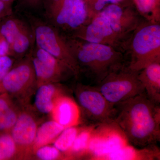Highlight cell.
<instances>
[{"mask_svg": "<svg viewBox=\"0 0 160 160\" xmlns=\"http://www.w3.org/2000/svg\"><path fill=\"white\" fill-rule=\"evenodd\" d=\"M29 55L34 68L37 87L47 83H59L68 79L71 77H75L72 71L56 69Z\"/></svg>", "mask_w": 160, "mask_h": 160, "instance_id": "17", "label": "cell"}, {"mask_svg": "<svg viewBox=\"0 0 160 160\" xmlns=\"http://www.w3.org/2000/svg\"><path fill=\"white\" fill-rule=\"evenodd\" d=\"M35 97L36 109L41 113H51L56 100L65 94L62 86L58 83H47L38 86Z\"/></svg>", "mask_w": 160, "mask_h": 160, "instance_id": "16", "label": "cell"}, {"mask_svg": "<svg viewBox=\"0 0 160 160\" xmlns=\"http://www.w3.org/2000/svg\"><path fill=\"white\" fill-rule=\"evenodd\" d=\"M38 128L37 120L33 112L28 109L20 110L10 132L17 146L18 154L26 155L31 152Z\"/></svg>", "mask_w": 160, "mask_h": 160, "instance_id": "12", "label": "cell"}, {"mask_svg": "<svg viewBox=\"0 0 160 160\" xmlns=\"http://www.w3.org/2000/svg\"><path fill=\"white\" fill-rule=\"evenodd\" d=\"M2 19H0V22H1V21H2Z\"/></svg>", "mask_w": 160, "mask_h": 160, "instance_id": "34", "label": "cell"}, {"mask_svg": "<svg viewBox=\"0 0 160 160\" xmlns=\"http://www.w3.org/2000/svg\"><path fill=\"white\" fill-rule=\"evenodd\" d=\"M65 128L54 120L47 121L38 128L31 152L42 146L53 142Z\"/></svg>", "mask_w": 160, "mask_h": 160, "instance_id": "18", "label": "cell"}, {"mask_svg": "<svg viewBox=\"0 0 160 160\" xmlns=\"http://www.w3.org/2000/svg\"><path fill=\"white\" fill-rule=\"evenodd\" d=\"M20 110L15 105L0 113V133L10 132L17 120Z\"/></svg>", "mask_w": 160, "mask_h": 160, "instance_id": "26", "label": "cell"}, {"mask_svg": "<svg viewBox=\"0 0 160 160\" xmlns=\"http://www.w3.org/2000/svg\"><path fill=\"white\" fill-rule=\"evenodd\" d=\"M12 13V5L0 0V19H3L11 15Z\"/></svg>", "mask_w": 160, "mask_h": 160, "instance_id": "31", "label": "cell"}, {"mask_svg": "<svg viewBox=\"0 0 160 160\" xmlns=\"http://www.w3.org/2000/svg\"><path fill=\"white\" fill-rule=\"evenodd\" d=\"M129 144L114 122L95 126L84 157L90 160H102L109 153Z\"/></svg>", "mask_w": 160, "mask_h": 160, "instance_id": "8", "label": "cell"}, {"mask_svg": "<svg viewBox=\"0 0 160 160\" xmlns=\"http://www.w3.org/2000/svg\"><path fill=\"white\" fill-rule=\"evenodd\" d=\"M34 42L31 26L26 25L9 46V56L17 58L23 57L28 52H31Z\"/></svg>", "mask_w": 160, "mask_h": 160, "instance_id": "19", "label": "cell"}, {"mask_svg": "<svg viewBox=\"0 0 160 160\" xmlns=\"http://www.w3.org/2000/svg\"><path fill=\"white\" fill-rule=\"evenodd\" d=\"M138 13L146 21L160 23V0H132Z\"/></svg>", "mask_w": 160, "mask_h": 160, "instance_id": "21", "label": "cell"}, {"mask_svg": "<svg viewBox=\"0 0 160 160\" xmlns=\"http://www.w3.org/2000/svg\"><path fill=\"white\" fill-rule=\"evenodd\" d=\"M114 122L129 145L137 148L156 145L160 141V106L146 92L115 105Z\"/></svg>", "mask_w": 160, "mask_h": 160, "instance_id": "1", "label": "cell"}, {"mask_svg": "<svg viewBox=\"0 0 160 160\" xmlns=\"http://www.w3.org/2000/svg\"><path fill=\"white\" fill-rule=\"evenodd\" d=\"M138 72L125 65L111 72L95 86L109 103L115 105L145 92Z\"/></svg>", "mask_w": 160, "mask_h": 160, "instance_id": "7", "label": "cell"}, {"mask_svg": "<svg viewBox=\"0 0 160 160\" xmlns=\"http://www.w3.org/2000/svg\"><path fill=\"white\" fill-rule=\"evenodd\" d=\"M94 127L87 126L81 128L71 148L65 154L66 158L84 157Z\"/></svg>", "mask_w": 160, "mask_h": 160, "instance_id": "20", "label": "cell"}, {"mask_svg": "<svg viewBox=\"0 0 160 160\" xmlns=\"http://www.w3.org/2000/svg\"><path fill=\"white\" fill-rule=\"evenodd\" d=\"M160 158V149L156 145L137 148L129 144L107 155L102 160H152Z\"/></svg>", "mask_w": 160, "mask_h": 160, "instance_id": "14", "label": "cell"}, {"mask_svg": "<svg viewBox=\"0 0 160 160\" xmlns=\"http://www.w3.org/2000/svg\"><path fill=\"white\" fill-rule=\"evenodd\" d=\"M18 154L17 146L10 132L0 133V160L12 159Z\"/></svg>", "mask_w": 160, "mask_h": 160, "instance_id": "24", "label": "cell"}, {"mask_svg": "<svg viewBox=\"0 0 160 160\" xmlns=\"http://www.w3.org/2000/svg\"><path fill=\"white\" fill-rule=\"evenodd\" d=\"M45 16L49 24L70 33L89 22L84 0H44Z\"/></svg>", "mask_w": 160, "mask_h": 160, "instance_id": "5", "label": "cell"}, {"mask_svg": "<svg viewBox=\"0 0 160 160\" xmlns=\"http://www.w3.org/2000/svg\"><path fill=\"white\" fill-rule=\"evenodd\" d=\"M2 1H4V2H6L9 3V4H11V5H12V3H13L14 0H2Z\"/></svg>", "mask_w": 160, "mask_h": 160, "instance_id": "33", "label": "cell"}, {"mask_svg": "<svg viewBox=\"0 0 160 160\" xmlns=\"http://www.w3.org/2000/svg\"><path fill=\"white\" fill-rule=\"evenodd\" d=\"M66 45L79 68L95 83L101 82L111 72L126 65L123 52L112 46L64 37Z\"/></svg>", "mask_w": 160, "mask_h": 160, "instance_id": "2", "label": "cell"}, {"mask_svg": "<svg viewBox=\"0 0 160 160\" xmlns=\"http://www.w3.org/2000/svg\"><path fill=\"white\" fill-rule=\"evenodd\" d=\"M81 128L76 126L64 129L53 142V146L60 152L66 154L71 148Z\"/></svg>", "mask_w": 160, "mask_h": 160, "instance_id": "23", "label": "cell"}, {"mask_svg": "<svg viewBox=\"0 0 160 160\" xmlns=\"http://www.w3.org/2000/svg\"><path fill=\"white\" fill-rule=\"evenodd\" d=\"M28 18L36 45L64 63L71 69L75 77L78 78L79 68L58 30L49 23L34 17L29 16Z\"/></svg>", "mask_w": 160, "mask_h": 160, "instance_id": "6", "label": "cell"}, {"mask_svg": "<svg viewBox=\"0 0 160 160\" xmlns=\"http://www.w3.org/2000/svg\"><path fill=\"white\" fill-rule=\"evenodd\" d=\"M37 86L35 73L30 56L12 68L0 82V93L6 92L12 97L26 99Z\"/></svg>", "mask_w": 160, "mask_h": 160, "instance_id": "9", "label": "cell"}, {"mask_svg": "<svg viewBox=\"0 0 160 160\" xmlns=\"http://www.w3.org/2000/svg\"><path fill=\"white\" fill-rule=\"evenodd\" d=\"M13 65V59L12 57L9 55L0 56V82Z\"/></svg>", "mask_w": 160, "mask_h": 160, "instance_id": "28", "label": "cell"}, {"mask_svg": "<svg viewBox=\"0 0 160 160\" xmlns=\"http://www.w3.org/2000/svg\"><path fill=\"white\" fill-rule=\"evenodd\" d=\"M126 50L129 54L127 66L136 72L160 62V23L144 20L132 34Z\"/></svg>", "mask_w": 160, "mask_h": 160, "instance_id": "3", "label": "cell"}, {"mask_svg": "<svg viewBox=\"0 0 160 160\" xmlns=\"http://www.w3.org/2000/svg\"><path fill=\"white\" fill-rule=\"evenodd\" d=\"M138 78L149 99L160 104V62L152 63L138 72Z\"/></svg>", "mask_w": 160, "mask_h": 160, "instance_id": "15", "label": "cell"}, {"mask_svg": "<svg viewBox=\"0 0 160 160\" xmlns=\"http://www.w3.org/2000/svg\"><path fill=\"white\" fill-rule=\"evenodd\" d=\"M100 13L105 16L114 32L127 45L132 34L144 20L132 2L112 4Z\"/></svg>", "mask_w": 160, "mask_h": 160, "instance_id": "11", "label": "cell"}, {"mask_svg": "<svg viewBox=\"0 0 160 160\" xmlns=\"http://www.w3.org/2000/svg\"><path fill=\"white\" fill-rule=\"evenodd\" d=\"M50 114L52 120L65 129L77 126L81 118V112L77 103L65 94L60 96L56 100Z\"/></svg>", "mask_w": 160, "mask_h": 160, "instance_id": "13", "label": "cell"}, {"mask_svg": "<svg viewBox=\"0 0 160 160\" xmlns=\"http://www.w3.org/2000/svg\"><path fill=\"white\" fill-rule=\"evenodd\" d=\"M84 1L89 22L109 5L132 2V0H84Z\"/></svg>", "mask_w": 160, "mask_h": 160, "instance_id": "25", "label": "cell"}, {"mask_svg": "<svg viewBox=\"0 0 160 160\" xmlns=\"http://www.w3.org/2000/svg\"><path fill=\"white\" fill-rule=\"evenodd\" d=\"M81 116L88 126H98L114 122L115 106L109 103L97 87L92 85L78 84L75 90Z\"/></svg>", "mask_w": 160, "mask_h": 160, "instance_id": "4", "label": "cell"}, {"mask_svg": "<svg viewBox=\"0 0 160 160\" xmlns=\"http://www.w3.org/2000/svg\"><path fill=\"white\" fill-rule=\"evenodd\" d=\"M26 25L22 20L11 15L0 22V34L6 39L10 46Z\"/></svg>", "mask_w": 160, "mask_h": 160, "instance_id": "22", "label": "cell"}, {"mask_svg": "<svg viewBox=\"0 0 160 160\" xmlns=\"http://www.w3.org/2000/svg\"><path fill=\"white\" fill-rule=\"evenodd\" d=\"M33 152L39 159L54 160L62 158V153L54 146H44L36 149Z\"/></svg>", "mask_w": 160, "mask_h": 160, "instance_id": "27", "label": "cell"}, {"mask_svg": "<svg viewBox=\"0 0 160 160\" xmlns=\"http://www.w3.org/2000/svg\"><path fill=\"white\" fill-rule=\"evenodd\" d=\"M12 97L6 92L0 93V113L15 106Z\"/></svg>", "mask_w": 160, "mask_h": 160, "instance_id": "29", "label": "cell"}, {"mask_svg": "<svg viewBox=\"0 0 160 160\" xmlns=\"http://www.w3.org/2000/svg\"><path fill=\"white\" fill-rule=\"evenodd\" d=\"M9 55V46L6 39L0 34V56Z\"/></svg>", "mask_w": 160, "mask_h": 160, "instance_id": "32", "label": "cell"}, {"mask_svg": "<svg viewBox=\"0 0 160 160\" xmlns=\"http://www.w3.org/2000/svg\"><path fill=\"white\" fill-rule=\"evenodd\" d=\"M70 36L89 42L112 46L123 52L127 46L126 42L113 31L107 18L101 13L72 32Z\"/></svg>", "mask_w": 160, "mask_h": 160, "instance_id": "10", "label": "cell"}, {"mask_svg": "<svg viewBox=\"0 0 160 160\" xmlns=\"http://www.w3.org/2000/svg\"><path fill=\"white\" fill-rule=\"evenodd\" d=\"M44 0H18L21 6L31 9H37L43 4Z\"/></svg>", "mask_w": 160, "mask_h": 160, "instance_id": "30", "label": "cell"}]
</instances>
